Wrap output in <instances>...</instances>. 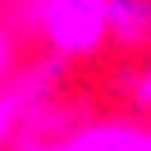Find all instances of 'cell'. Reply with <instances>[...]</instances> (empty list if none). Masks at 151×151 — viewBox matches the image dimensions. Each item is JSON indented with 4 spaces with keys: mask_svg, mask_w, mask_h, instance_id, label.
<instances>
[{
    "mask_svg": "<svg viewBox=\"0 0 151 151\" xmlns=\"http://www.w3.org/2000/svg\"><path fill=\"white\" fill-rule=\"evenodd\" d=\"M14 14L60 60L96 55L110 41V32H105V0H19Z\"/></svg>",
    "mask_w": 151,
    "mask_h": 151,
    "instance_id": "6da1fadb",
    "label": "cell"
},
{
    "mask_svg": "<svg viewBox=\"0 0 151 151\" xmlns=\"http://www.w3.org/2000/svg\"><path fill=\"white\" fill-rule=\"evenodd\" d=\"M32 151H151V124L147 119H96L78 124L64 137H50Z\"/></svg>",
    "mask_w": 151,
    "mask_h": 151,
    "instance_id": "7a4b0ae2",
    "label": "cell"
},
{
    "mask_svg": "<svg viewBox=\"0 0 151 151\" xmlns=\"http://www.w3.org/2000/svg\"><path fill=\"white\" fill-rule=\"evenodd\" d=\"M105 32L114 46H151V0H105Z\"/></svg>",
    "mask_w": 151,
    "mask_h": 151,
    "instance_id": "3957f363",
    "label": "cell"
},
{
    "mask_svg": "<svg viewBox=\"0 0 151 151\" xmlns=\"http://www.w3.org/2000/svg\"><path fill=\"white\" fill-rule=\"evenodd\" d=\"M19 128H23V110H19V101H14V92L0 83V151L19 137Z\"/></svg>",
    "mask_w": 151,
    "mask_h": 151,
    "instance_id": "277c9868",
    "label": "cell"
},
{
    "mask_svg": "<svg viewBox=\"0 0 151 151\" xmlns=\"http://www.w3.org/2000/svg\"><path fill=\"white\" fill-rule=\"evenodd\" d=\"M14 78V28L0 19V83Z\"/></svg>",
    "mask_w": 151,
    "mask_h": 151,
    "instance_id": "5b68a950",
    "label": "cell"
},
{
    "mask_svg": "<svg viewBox=\"0 0 151 151\" xmlns=\"http://www.w3.org/2000/svg\"><path fill=\"white\" fill-rule=\"evenodd\" d=\"M137 105L151 114V60H147V69H142V78H137Z\"/></svg>",
    "mask_w": 151,
    "mask_h": 151,
    "instance_id": "8992f818",
    "label": "cell"
}]
</instances>
